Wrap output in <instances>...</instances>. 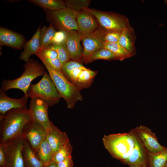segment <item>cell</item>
Listing matches in <instances>:
<instances>
[{
	"label": "cell",
	"mask_w": 167,
	"mask_h": 167,
	"mask_svg": "<svg viewBox=\"0 0 167 167\" xmlns=\"http://www.w3.org/2000/svg\"><path fill=\"white\" fill-rule=\"evenodd\" d=\"M22 153L25 167H43L28 142L24 139Z\"/></svg>",
	"instance_id": "7402d4cb"
},
{
	"label": "cell",
	"mask_w": 167,
	"mask_h": 167,
	"mask_svg": "<svg viewBox=\"0 0 167 167\" xmlns=\"http://www.w3.org/2000/svg\"><path fill=\"white\" fill-rule=\"evenodd\" d=\"M133 129L147 151L157 152L162 151L165 148L160 144L156 134L148 127L140 125Z\"/></svg>",
	"instance_id": "5bb4252c"
},
{
	"label": "cell",
	"mask_w": 167,
	"mask_h": 167,
	"mask_svg": "<svg viewBox=\"0 0 167 167\" xmlns=\"http://www.w3.org/2000/svg\"><path fill=\"white\" fill-rule=\"evenodd\" d=\"M0 167H7L6 152L4 143L0 144Z\"/></svg>",
	"instance_id": "d590c367"
},
{
	"label": "cell",
	"mask_w": 167,
	"mask_h": 167,
	"mask_svg": "<svg viewBox=\"0 0 167 167\" xmlns=\"http://www.w3.org/2000/svg\"><path fill=\"white\" fill-rule=\"evenodd\" d=\"M66 38V31L60 30L56 31L50 42V44L59 45L65 43Z\"/></svg>",
	"instance_id": "d6a6232c"
},
{
	"label": "cell",
	"mask_w": 167,
	"mask_h": 167,
	"mask_svg": "<svg viewBox=\"0 0 167 167\" xmlns=\"http://www.w3.org/2000/svg\"><path fill=\"white\" fill-rule=\"evenodd\" d=\"M104 31L98 28L91 33L82 36L84 49L82 61L85 64L88 63L90 58L95 52L103 48Z\"/></svg>",
	"instance_id": "30bf717a"
},
{
	"label": "cell",
	"mask_w": 167,
	"mask_h": 167,
	"mask_svg": "<svg viewBox=\"0 0 167 167\" xmlns=\"http://www.w3.org/2000/svg\"><path fill=\"white\" fill-rule=\"evenodd\" d=\"M28 97L24 94L20 98L14 99L7 96L5 92L1 88L0 90V113L5 115L6 112L10 110L22 108H26Z\"/></svg>",
	"instance_id": "e0dca14e"
},
{
	"label": "cell",
	"mask_w": 167,
	"mask_h": 167,
	"mask_svg": "<svg viewBox=\"0 0 167 167\" xmlns=\"http://www.w3.org/2000/svg\"><path fill=\"white\" fill-rule=\"evenodd\" d=\"M43 167H57V166L56 163L52 161L48 164L44 166Z\"/></svg>",
	"instance_id": "74e56055"
},
{
	"label": "cell",
	"mask_w": 167,
	"mask_h": 167,
	"mask_svg": "<svg viewBox=\"0 0 167 167\" xmlns=\"http://www.w3.org/2000/svg\"><path fill=\"white\" fill-rule=\"evenodd\" d=\"M24 139L21 135L3 143L7 167H25L22 149Z\"/></svg>",
	"instance_id": "9c48e42d"
},
{
	"label": "cell",
	"mask_w": 167,
	"mask_h": 167,
	"mask_svg": "<svg viewBox=\"0 0 167 167\" xmlns=\"http://www.w3.org/2000/svg\"><path fill=\"white\" fill-rule=\"evenodd\" d=\"M66 44L71 60L79 62L82 61L83 49L80 44L82 36L76 30L66 31Z\"/></svg>",
	"instance_id": "2e32d148"
},
{
	"label": "cell",
	"mask_w": 167,
	"mask_h": 167,
	"mask_svg": "<svg viewBox=\"0 0 167 167\" xmlns=\"http://www.w3.org/2000/svg\"><path fill=\"white\" fill-rule=\"evenodd\" d=\"M148 155L150 167H163L167 162V148L156 152L148 151Z\"/></svg>",
	"instance_id": "cb8c5ba5"
},
{
	"label": "cell",
	"mask_w": 167,
	"mask_h": 167,
	"mask_svg": "<svg viewBox=\"0 0 167 167\" xmlns=\"http://www.w3.org/2000/svg\"><path fill=\"white\" fill-rule=\"evenodd\" d=\"M135 39L134 29L130 25L122 30L118 42L134 56L136 53L135 46Z\"/></svg>",
	"instance_id": "44dd1931"
},
{
	"label": "cell",
	"mask_w": 167,
	"mask_h": 167,
	"mask_svg": "<svg viewBox=\"0 0 167 167\" xmlns=\"http://www.w3.org/2000/svg\"><path fill=\"white\" fill-rule=\"evenodd\" d=\"M24 66L25 70L20 76L13 80L4 79L1 88L5 92L11 89H19L26 95L32 81L37 77L43 75L46 71L43 65L32 59H29Z\"/></svg>",
	"instance_id": "277c9868"
},
{
	"label": "cell",
	"mask_w": 167,
	"mask_h": 167,
	"mask_svg": "<svg viewBox=\"0 0 167 167\" xmlns=\"http://www.w3.org/2000/svg\"><path fill=\"white\" fill-rule=\"evenodd\" d=\"M28 1L42 8L54 11L66 8L62 0H29Z\"/></svg>",
	"instance_id": "484cf974"
},
{
	"label": "cell",
	"mask_w": 167,
	"mask_h": 167,
	"mask_svg": "<svg viewBox=\"0 0 167 167\" xmlns=\"http://www.w3.org/2000/svg\"><path fill=\"white\" fill-rule=\"evenodd\" d=\"M103 144L111 155L122 161L130 155L135 141L131 132L105 135L102 138Z\"/></svg>",
	"instance_id": "3957f363"
},
{
	"label": "cell",
	"mask_w": 167,
	"mask_h": 167,
	"mask_svg": "<svg viewBox=\"0 0 167 167\" xmlns=\"http://www.w3.org/2000/svg\"><path fill=\"white\" fill-rule=\"evenodd\" d=\"M34 152L44 166L52 161L54 155L53 149L46 137Z\"/></svg>",
	"instance_id": "603a6c76"
},
{
	"label": "cell",
	"mask_w": 167,
	"mask_h": 167,
	"mask_svg": "<svg viewBox=\"0 0 167 167\" xmlns=\"http://www.w3.org/2000/svg\"><path fill=\"white\" fill-rule=\"evenodd\" d=\"M49 105L45 101L39 98L31 99L29 110L32 120L41 124L47 131L51 128L52 122L48 116Z\"/></svg>",
	"instance_id": "7c38bea8"
},
{
	"label": "cell",
	"mask_w": 167,
	"mask_h": 167,
	"mask_svg": "<svg viewBox=\"0 0 167 167\" xmlns=\"http://www.w3.org/2000/svg\"><path fill=\"white\" fill-rule=\"evenodd\" d=\"M67 8H70L77 12L88 8L90 1L88 0H66L65 1Z\"/></svg>",
	"instance_id": "4dcf8cb0"
},
{
	"label": "cell",
	"mask_w": 167,
	"mask_h": 167,
	"mask_svg": "<svg viewBox=\"0 0 167 167\" xmlns=\"http://www.w3.org/2000/svg\"><path fill=\"white\" fill-rule=\"evenodd\" d=\"M41 52L43 56L45 59H54L58 58L57 52L54 50L48 47H45Z\"/></svg>",
	"instance_id": "836d02e7"
},
{
	"label": "cell",
	"mask_w": 167,
	"mask_h": 167,
	"mask_svg": "<svg viewBox=\"0 0 167 167\" xmlns=\"http://www.w3.org/2000/svg\"><path fill=\"white\" fill-rule=\"evenodd\" d=\"M56 164L57 167H73L74 166L71 155L64 160Z\"/></svg>",
	"instance_id": "8d00e7d4"
},
{
	"label": "cell",
	"mask_w": 167,
	"mask_h": 167,
	"mask_svg": "<svg viewBox=\"0 0 167 167\" xmlns=\"http://www.w3.org/2000/svg\"><path fill=\"white\" fill-rule=\"evenodd\" d=\"M133 135L135 144L131 154L122 161L123 164L131 165H149L148 151L133 129L130 131Z\"/></svg>",
	"instance_id": "4fadbf2b"
},
{
	"label": "cell",
	"mask_w": 167,
	"mask_h": 167,
	"mask_svg": "<svg viewBox=\"0 0 167 167\" xmlns=\"http://www.w3.org/2000/svg\"><path fill=\"white\" fill-rule=\"evenodd\" d=\"M62 71L66 77L80 90L91 86L97 72L85 67L79 62L73 60L64 64Z\"/></svg>",
	"instance_id": "5b68a950"
},
{
	"label": "cell",
	"mask_w": 167,
	"mask_h": 167,
	"mask_svg": "<svg viewBox=\"0 0 167 167\" xmlns=\"http://www.w3.org/2000/svg\"><path fill=\"white\" fill-rule=\"evenodd\" d=\"M167 165V163H166V165Z\"/></svg>",
	"instance_id": "60d3db41"
},
{
	"label": "cell",
	"mask_w": 167,
	"mask_h": 167,
	"mask_svg": "<svg viewBox=\"0 0 167 167\" xmlns=\"http://www.w3.org/2000/svg\"><path fill=\"white\" fill-rule=\"evenodd\" d=\"M45 59L48 64L54 69L58 71L62 72V65L59 58L54 59Z\"/></svg>",
	"instance_id": "e575fe53"
},
{
	"label": "cell",
	"mask_w": 167,
	"mask_h": 167,
	"mask_svg": "<svg viewBox=\"0 0 167 167\" xmlns=\"http://www.w3.org/2000/svg\"><path fill=\"white\" fill-rule=\"evenodd\" d=\"M43 76L37 83L30 84L27 91L26 96L31 99H41L51 107L58 103L61 97L49 73L45 71Z\"/></svg>",
	"instance_id": "8992f818"
},
{
	"label": "cell",
	"mask_w": 167,
	"mask_h": 167,
	"mask_svg": "<svg viewBox=\"0 0 167 167\" xmlns=\"http://www.w3.org/2000/svg\"><path fill=\"white\" fill-rule=\"evenodd\" d=\"M98 59L108 60H118L111 51L103 48L96 51L92 54L89 59L88 63Z\"/></svg>",
	"instance_id": "f546056e"
},
{
	"label": "cell",
	"mask_w": 167,
	"mask_h": 167,
	"mask_svg": "<svg viewBox=\"0 0 167 167\" xmlns=\"http://www.w3.org/2000/svg\"><path fill=\"white\" fill-rule=\"evenodd\" d=\"M163 167H167V165H165Z\"/></svg>",
	"instance_id": "ab89813d"
},
{
	"label": "cell",
	"mask_w": 167,
	"mask_h": 167,
	"mask_svg": "<svg viewBox=\"0 0 167 167\" xmlns=\"http://www.w3.org/2000/svg\"><path fill=\"white\" fill-rule=\"evenodd\" d=\"M46 138L53 149L54 154L61 147L70 141L66 133L61 131L52 122L51 128L47 132Z\"/></svg>",
	"instance_id": "d6986e66"
},
{
	"label": "cell",
	"mask_w": 167,
	"mask_h": 167,
	"mask_svg": "<svg viewBox=\"0 0 167 167\" xmlns=\"http://www.w3.org/2000/svg\"><path fill=\"white\" fill-rule=\"evenodd\" d=\"M89 9L99 24L105 30H122L130 25L129 20L125 16L92 8Z\"/></svg>",
	"instance_id": "52a82bcc"
},
{
	"label": "cell",
	"mask_w": 167,
	"mask_h": 167,
	"mask_svg": "<svg viewBox=\"0 0 167 167\" xmlns=\"http://www.w3.org/2000/svg\"><path fill=\"white\" fill-rule=\"evenodd\" d=\"M25 40L21 35L8 29L0 27V45L21 49Z\"/></svg>",
	"instance_id": "ac0fdd59"
},
{
	"label": "cell",
	"mask_w": 167,
	"mask_h": 167,
	"mask_svg": "<svg viewBox=\"0 0 167 167\" xmlns=\"http://www.w3.org/2000/svg\"><path fill=\"white\" fill-rule=\"evenodd\" d=\"M56 32L52 23H50L48 28L45 26L40 29V40L41 50L50 44Z\"/></svg>",
	"instance_id": "4316f807"
},
{
	"label": "cell",
	"mask_w": 167,
	"mask_h": 167,
	"mask_svg": "<svg viewBox=\"0 0 167 167\" xmlns=\"http://www.w3.org/2000/svg\"><path fill=\"white\" fill-rule=\"evenodd\" d=\"M32 120L27 107L12 109L0 114V143L21 135L25 125Z\"/></svg>",
	"instance_id": "6da1fadb"
},
{
	"label": "cell",
	"mask_w": 167,
	"mask_h": 167,
	"mask_svg": "<svg viewBox=\"0 0 167 167\" xmlns=\"http://www.w3.org/2000/svg\"><path fill=\"white\" fill-rule=\"evenodd\" d=\"M39 26L31 39L25 42L23 47L24 50L21 53L19 58L26 62L28 61L31 55L36 54L41 50L40 48V31Z\"/></svg>",
	"instance_id": "ffe728a7"
},
{
	"label": "cell",
	"mask_w": 167,
	"mask_h": 167,
	"mask_svg": "<svg viewBox=\"0 0 167 167\" xmlns=\"http://www.w3.org/2000/svg\"><path fill=\"white\" fill-rule=\"evenodd\" d=\"M72 149V147L69 141L54 154L52 161L56 163H57L64 160L71 156Z\"/></svg>",
	"instance_id": "f1b7e54d"
},
{
	"label": "cell",
	"mask_w": 167,
	"mask_h": 167,
	"mask_svg": "<svg viewBox=\"0 0 167 167\" xmlns=\"http://www.w3.org/2000/svg\"><path fill=\"white\" fill-rule=\"evenodd\" d=\"M122 31L105 30L103 37L104 41L111 43L118 42Z\"/></svg>",
	"instance_id": "1f68e13d"
},
{
	"label": "cell",
	"mask_w": 167,
	"mask_h": 167,
	"mask_svg": "<svg viewBox=\"0 0 167 167\" xmlns=\"http://www.w3.org/2000/svg\"><path fill=\"white\" fill-rule=\"evenodd\" d=\"M35 55L44 64L59 95L66 101L67 108H74L77 102L83 99L80 89L71 82L62 72L56 71L50 66L43 56L41 50Z\"/></svg>",
	"instance_id": "7a4b0ae2"
},
{
	"label": "cell",
	"mask_w": 167,
	"mask_h": 167,
	"mask_svg": "<svg viewBox=\"0 0 167 167\" xmlns=\"http://www.w3.org/2000/svg\"><path fill=\"white\" fill-rule=\"evenodd\" d=\"M130 167H150L149 165H131Z\"/></svg>",
	"instance_id": "f35d334b"
},
{
	"label": "cell",
	"mask_w": 167,
	"mask_h": 167,
	"mask_svg": "<svg viewBox=\"0 0 167 167\" xmlns=\"http://www.w3.org/2000/svg\"><path fill=\"white\" fill-rule=\"evenodd\" d=\"M77 14L75 11L66 7L56 11L49 10L48 17L51 23L54 24L60 30L77 31Z\"/></svg>",
	"instance_id": "ba28073f"
},
{
	"label": "cell",
	"mask_w": 167,
	"mask_h": 167,
	"mask_svg": "<svg viewBox=\"0 0 167 167\" xmlns=\"http://www.w3.org/2000/svg\"><path fill=\"white\" fill-rule=\"evenodd\" d=\"M46 47L53 49L57 52L62 66L66 63L71 60L66 43L59 45L50 44Z\"/></svg>",
	"instance_id": "83f0119b"
},
{
	"label": "cell",
	"mask_w": 167,
	"mask_h": 167,
	"mask_svg": "<svg viewBox=\"0 0 167 167\" xmlns=\"http://www.w3.org/2000/svg\"><path fill=\"white\" fill-rule=\"evenodd\" d=\"M103 48L111 51L118 60L121 61L133 56L118 42L111 43L105 41Z\"/></svg>",
	"instance_id": "d4e9b609"
},
{
	"label": "cell",
	"mask_w": 167,
	"mask_h": 167,
	"mask_svg": "<svg viewBox=\"0 0 167 167\" xmlns=\"http://www.w3.org/2000/svg\"><path fill=\"white\" fill-rule=\"evenodd\" d=\"M47 132L41 124L31 120L25 125L21 135L35 152L46 138Z\"/></svg>",
	"instance_id": "8fae6325"
},
{
	"label": "cell",
	"mask_w": 167,
	"mask_h": 167,
	"mask_svg": "<svg viewBox=\"0 0 167 167\" xmlns=\"http://www.w3.org/2000/svg\"><path fill=\"white\" fill-rule=\"evenodd\" d=\"M89 9L82 10L77 12V31L82 36L91 33L98 28L99 24Z\"/></svg>",
	"instance_id": "9a60e30c"
}]
</instances>
